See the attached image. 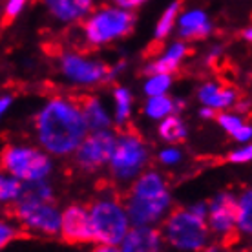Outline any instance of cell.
Returning a JSON list of instances; mask_svg holds the SVG:
<instances>
[{
    "label": "cell",
    "instance_id": "6da1fadb",
    "mask_svg": "<svg viewBox=\"0 0 252 252\" xmlns=\"http://www.w3.org/2000/svg\"><path fill=\"white\" fill-rule=\"evenodd\" d=\"M88 126L71 101L53 99L37 117V133L40 145L57 156L77 150L86 137Z\"/></svg>",
    "mask_w": 252,
    "mask_h": 252
},
{
    "label": "cell",
    "instance_id": "7a4b0ae2",
    "mask_svg": "<svg viewBox=\"0 0 252 252\" xmlns=\"http://www.w3.org/2000/svg\"><path fill=\"white\" fill-rule=\"evenodd\" d=\"M164 238L176 249L199 251L205 247L208 238V227L205 218L195 214L192 208H176L166 218L163 225Z\"/></svg>",
    "mask_w": 252,
    "mask_h": 252
},
{
    "label": "cell",
    "instance_id": "3957f363",
    "mask_svg": "<svg viewBox=\"0 0 252 252\" xmlns=\"http://www.w3.org/2000/svg\"><path fill=\"white\" fill-rule=\"evenodd\" d=\"M88 216L94 241H99L102 245L115 247L128 232V216L119 201L99 199L92 205Z\"/></svg>",
    "mask_w": 252,
    "mask_h": 252
},
{
    "label": "cell",
    "instance_id": "277c9868",
    "mask_svg": "<svg viewBox=\"0 0 252 252\" xmlns=\"http://www.w3.org/2000/svg\"><path fill=\"white\" fill-rule=\"evenodd\" d=\"M133 24L135 17L128 9L101 7L84 22V37L92 46H101L128 35Z\"/></svg>",
    "mask_w": 252,
    "mask_h": 252
},
{
    "label": "cell",
    "instance_id": "5b68a950",
    "mask_svg": "<svg viewBox=\"0 0 252 252\" xmlns=\"http://www.w3.org/2000/svg\"><path fill=\"white\" fill-rule=\"evenodd\" d=\"M0 168L15 179L38 181L50 174L51 163L42 152L28 146H7L0 154Z\"/></svg>",
    "mask_w": 252,
    "mask_h": 252
},
{
    "label": "cell",
    "instance_id": "8992f818",
    "mask_svg": "<svg viewBox=\"0 0 252 252\" xmlns=\"http://www.w3.org/2000/svg\"><path fill=\"white\" fill-rule=\"evenodd\" d=\"M148 150L143 137L137 132H125L115 139V146L110 158L112 174L117 179H130L146 164Z\"/></svg>",
    "mask_w": 252,
    "mask_h": 252
},
{
    "label": "cell",
    "instance_id": "52a82bcc",
    "mask_svg": "<svg viewBox=\"0 0 252 252\" xmlns=\"http://www.w3.org/2000/svg\"><path fill=\"white\" fill-rule=\"evenodd\" d=\"M7 216L46 236H55L61 228V214L57 212V208H53L48 203L17 201L9 207Z\"/></svg>",
    "mask_w": 252,
    "mask_h": 252
},
{
    "label": "cell",
    "instance_id": "ba28073f",
    "mask_svg": "<svg viewBox=\"0 0 252 252\" xmlns=\"http://www.w3.org/2000/svg\"><path fill=\"white\" fill-rule=\"evenodd\" d=\"M115 146V135L106 130H95L92 135L82 139L77 146V163L82 170L94 172L106 164L112 158Z\"/></svg>",
    "mask_w": 252,
    "mask_h": 252
},
{
    "label": "cell",
    "instance_id": "9c48e42d",
    "mask_svg": "<svg viewBox=\"0 0 252 252\" xmlns=\"http://www.w3.org/2000/svg\"><path fill=\"white\" fill-rule=\"evenodd\" d=\"M236 207L238 201L230 194H220L216 197L210 210H208V223L214 232H220L225 236V245H230L236 241L238 232H236Z\"/></svg>",
    "mask_w": 252,
    "mask_h": 252
},
{
    "label": "cell",
    "instance_id": "30bf717a",
    "mask_svg": "<svg viewBox=\"0 0 252 252\" xmlns=\"http://www.w3.org/2000/svg\"><path fill=\"white\" fill-rule=\"evenodd\" d=\"M123 205L128 208V218L137 225H148L158 221L164 214V210L170 205V195H161V197H135V195L126 194L123 199Z\"/></svg>",
    "mask_w": 252,
    "mask_h": 252
},
{
    "label": "cell",
    "instance_id": "8fae6325",
    "mask_svg": "<svg viewBox=\"0 0 252 252\" xmlns=\"http://www.w3.org/2000/svg\"><path fill=\"white\" fill-rule=\"evenodd\" d=\"M61 234L63 240L68 243H84V241H94L92 225H90L88 210L84 207L73 205L64 210L61 216Z\"/></svg>",
    "mask_w": 252,
    "mask_h": 252
},
{
    "label": "cell",
    "instance_id": "7c38bea8",
    "mask_svg": "<svg viewBox=\"0 0 252 252\" xmlns=\"http://www.w3.org/2000/svg\"><path fill=\"white\" fill-rule=\"evenodd\" d=\"M63 71L71 81L82 82V84H94L112 75V71L104 64L86 61L81 55H66L63 59Z\"/></svg>",
    "mask_w": 252,
    "mask_h": 252
},
{
    "label": "cell",
    "instance_id": "4fadbf2b",
    "mask_svg": "<svg viewBox=\"0 0 252 252\" xmlns=\"http://www.w3.org/2000/svg\"><path fill=\"white\" fill-rule=\"evenodd\" d=\"M123 252H161V232L148 225L128 230L123 238Z\"/></svg>",
    "mask_w": 252,
    "mask_h": 252
},
{
    "label": "cell",
    "instance_id": "5bb4252c",
    "mask_svg": "<svg viewBox=\"0 0 252 252\" xmlns=\"http://www.w3.org/2000/svg\"><path fill=\"white\" fill-rule=\"evenodd\" d=\"M71 102L75 104V108L81 112L82 119L86 123L88 128L92 130H104L108 125H110V119H108L106 112L102 110V106L99 104V101L92 97V95L81 94V95H73L71 97Z\"/></svg>",
    "mask_w": 252,
    "mask_h": 252
},
{
    "label": "cell",
    "instance_id": "9a60e30c",
    "mask_svg": "<svg viewBox=\"0 0 252 252\" xmlns=\"http://www.w3.org/2000/svg\"><path fill=\"white\" fill-rule=\"evenodd\" d=\"M210 32H212V26L208 22L207 15L199 9H192L179 19V35L183 38L197 40V38L207 37Z\"/></svg>",
    "mask_w": 252,
    "mask_h": 252
},
{
    "label": "cell",
    "instance_id": "2e32d148",
    "mask_svg": "<svg viewBox=\"0 0 252 252\" xmlns=\"http://www.w3.org/2000/svg\"><path fill=\"white\" fill-rule=\"evenodd\" d=\"M46 4L59 20L73 22L90 11L94 0H46Z\"/></svg>",
    "mask_w": 252,
    "mask_h": 252
},
{
    "label": "cell",
    "instance_id": "e0dca14e",
    "mask_svg": "<svg viewBox=\"0 0 252 252\" xmlns=\"http://www.w3.org/2000/svg\"><path fill=\"white\" fill-rule=\"evenodd\" d=\"M185 55H187V46L181 44V42H177V44L170 46L161 59L148 64L145 68V73L150 77L152 75H170L172 71L177 69V66L183 61Z\"/></svg>",
    "mask_w": 252,
    "mask_h": 252
},
{
    "label": "cell",
    "instance_id": "ac0fdd59",
    "mask_svg": "<svg viewBox=\"0 0 252 252\" xmlns=\"http://www.w3.org/2000/svg\"><path fill=\"white\" fill-rule=\"evenodd\" d=\"M236 92L228 86H218V84H205L199 90V101L207 108H228L236 101Z\"/></svg>",
    "mask_w": 252,
    "mask_h": 252
},
{
    "label": "cell",
    "instance_id": "d6986e66",
    "mask_svg": "<svg viewBox=\"0 0 252 252\" xmlns=\"http://www.w3.org/2000/svg\"><path fill=\"white\" fill-rule=\"evenodd\" d=\"M128 194L135 195V197H161V195L168 194V190H166V185L159 174L146 172L132 185Z\"/></svg>",
    "mask_w": 252,
    "mask_h": 252
},
{
    "label": "cell",
    "instance_id": "ffe728a7",
    "mask_svg": "<svg viewBox=\"0 0 252 252\" xmlns=\"http://www.w3.org/2000/svg\"><path fill=\"white\" fill-rule=\"evenodd\" d=\"M53 197L50 185L44 183L42 179L38 181H26L22 185L19 194V201H32V203H48Z\"/></svg>",
    "mask_w": 252,
    "mask_h": 252
},
{
    "label": "cell",
    "instance_id": "44dd1931",
    "mask_svg": "<svg viewBox=\"0 0 252 252\" xmlns=\"http://www.w3.org/2000/svg\"><path fill=\"white\" fill-rule=\"evenodd\" d=\"M159 135L168 143H183L187 139V126L181 123L179 117H166L159 126Z\"/></svg>",
    "mask_w": 252,
    "mask_h": 252
},
{
    "label": "cell",
    "instance_id": "7402d4cb",
    "mask_svg": "<svg viewBox=\"0 0 252 252\" xmlns=\"http://www.w3.org/2000/svg\"><path fill=\"white\" fill-rule=\"evenodd\" d=\"M174 110H176V102L163 95H154L150 101L146 102V114L150 115L152 119H163Z\"/></svg>",
    "mask_w": 252,
    "mask_h": 252
},
{
    "label": "cell",
    "instance_id": "603a6c76",
    "mask_svg": "<svg viewBox=\"0 0 252 252\" xmlns=\"http://www.w3.org/2000/svg\"><path fill=\"white\" fill-rule=\"evenodd\" d=\"M251 201H252V194L251 190H247L243 197L238 201V207H236V223L241 230L245 232H251L252 228V218H251Z\"/></svg>",
    "mask_w": 252,
    "mask_h": 252
},
{
    "label": "cell",
    "instance_id": "cb8c5ba5",
    "mask_svg": "<svg viewBox=\"0 0 252 252\" xmlns=\"http://www.w3.org/2000/svg\"><path fill=\"white\" fill-rule=\"evenodd\" d=\"M179 7H181L179 2H172L170 6L166 7V11L163 13V17L159 19L158 28H156V40H163V38L170 33L172 26L176 22L177 13H179Z\"/></svg>",
    "mask_w": 252,
    "mask_h": 252
},
{
    "label": "cell",
    "instance_id": "d4e9b609",
    "mask_svg": "<svg viewBox=\"0 0 252 252\" xmlns=\"http://www.w3.org/2000/svg\"><path fill=\"white\" fill-rule=\"evenodd\" d=\"M22 183L13 176H0V201L2 203H11L19 199Z\"/></svg>",
    "mask_w": 252,
    "mask_h": 252
},
{
    "label": "cell",
    "instance_id": "484cf974",
    "mask_svg": "<svg viewBox=\"0 0 252 252\" xmlns=\"http://www.w3.org/2000/svg\"><path fill=\"white\" fill-rule=\"evenodd\" d=\"M115 102H117V123H125L130 115V106H132L130 92L125 88H117L115 90Z\"/></svg>",
    "mask_w": 252,
    "mask_h": 252
},
{
    "label": "cell",
    "instance_id": "4316f807",
    "mask_svg": "<svg viewBox=\"0 0 252 252\" xmlns=\"http://www.w3.org/2000/svg\"><path fill=\"white\" fill-rule=\"evenodd\" d=\"M170 84H172L170 75H152L150 81L145 84V90L150 97H154V95H163L168 90Z\"/></svg>",
    "mask_w": 252,
    "mask_h": 252
},
{
    "label": "cell",
    "instance_id": "83f0119b",
    "mask_svg": "<svg viewBox=\"0 0 252 252\" xmlns=\"http://www.w3.org/2000/svg\"><path fill=\"white\" fill-rule=\"evenodd\" d=\"M218 121H220V125L227 130L230 135H236V133L240 132L241 128H243V121L240 117H236V115H228V114H221L218 115Z\"/></svg>",
    "mask_w": 252,
    "mask_h": 252
},
{
    "label": "cell",
    "instance_id": "f1b7e54d",
    "mask_svg": "<svg viewBox=\"0 0 252 252\" xmlns=\"http://www.w3.org/2000/svg\"><path fill=\"white\" fill-rule=\"evenodd\" d=\"M26 0H7L6 9H4V24H9L22 9H24Z\"/></svg>",
    "mask_w": 252,
    "mask_h": 252
},
{
    "label": "cell",
    "instance_id": "f546056e",
    "mask_svg": "<svg viewBox=\"0 0 252 252\" xmlns=\"http://www.w3.org/2000/svg\"><path fill=\"white\" fill-rule=\"evenodd\" d=\"M22 238V232H19L17 228L9 227L6 223H0V249L6 247L7 243H11L13 240H19Z\"/></svg>",
    "mask_w": 252,
    "mask_h": 252
},
{
    "label": "cell",
    "instance_id": "4dcf8cb0",
    "mask_svg": "<svg viewBox=\"0 0 252 252\" xmlns=\"http://www.w3.org/2000/svg\"><path fill=\"white\" fill-rule=\"evenodd\" d=\"M251 158H252L251 146H245V148H241V150L232 152V154L228 156V161H232V163H247V161H251Z\"/></svg>",
    "mask_w": 252,
    "mask_h": 252
},
{
    "label": "cell",
    "instance_id": "1f68e13d",
    "mask_svg": "<svg viewBox=\"0 0 252 252\" xmlns=\"http://www.w3.org/2000/svg\"><path fill=\"white\" fill-rule=\"evenodd\" d=\"M159 159L163 161L164 164H174L181 159V154L179 150H174V148H168V150H163L159 154Z\"/></svg>",
    "mask_w": 252,
    "mask_h": 252
},
{
    "label": "cell",
    "instance_id": "d6a6232c",
    "mask_svg": "<svg viewBox=\"0 0 252 252\" xmlns=\"http://www.w3.org/2000/svg\"><path fill=\"white\" fill-rule=\"evenodd\" d=\"M114 2L119 7H123V9H133V7L145 4L146 0H114Z\"/></svg>",
    "mask_w": 252,
    "mask_h": 252
},
{
    "label": "cell",
    "instance_id": "836d02e7",
    "mask_svg": "<svg viewBox=\"0 0 252 252\" xmlns=\"http://www.w3.org/2000/svg\"><path fill=\"white\" fill-rule=\"evenodd\" d=\"M251 133H252L251 126L245 125V126H243V128L240 130V132H238L236 135H234V137L238 139V141H249V139H251Z\"/></svg>",
    "mask_w": 252,
    "mask_h": 252
},
{
    "label": "cell",
    "instance_id": "e575fe53",
    "mask_svg": "<svg viewBox=\"0 0 252 252\" xmlns=\"http://www.w3.org/2000/svg\"><path fill=\"white\" fill-rule=\"evenodd\" d=\"M9 104H11V99H9V97H2V99H0V115L6 112Z\"/></svg>",
    "mask_w": 252,
    "mask_h": 252
},
{
    "label": "cell",
    "instance_id": "d590c367",
    "mask_svg": "<svg viewBox=\"0 0 252 252\" xmlns=\"http://www.w3.org/2000/svg\"><path fill=\"white\" fill-rule=\"evenodd\" d=\"M94 252H119V251L112 245H101V247H97Z\"/></svg>",
    "mask_w": 252,
    "mask_h": 252
},
{
    "label": "cell",
    "instance_id": "8d00e7d4",
    "mask_svg": "<svg viewBox=\"0 0 252 252\" xmlns=\"http://www.w3.org/2000/svg\"><path fill=\"white\" fill-rule=\"evenodd\" d=\"M201 115L203 117H214V110H212V108H203Z\"/></svg>",
    "mask_w": 252,
    "mask_h": 252
},
{
    "label": "cell",
    "instance_id": "74e56055",
    "mask_svg": "<svg viewBox=\"0 0 252 252\" xmlns=\"http://www.w3.org/2000/svg\"><path fill=\"white\" fill-rule=\"evenodd\" d=\"M251 37H252V35H251V30H245V38H247V40H251Z\"/></svg>",
    "mask_w": 252,
    "mask_h": 252
},
{
    "label": "cell",
    "instance_id": "f35d334b",
    "mask_svg": "<svg viewBox=\"0 0 252 252\" xmlns=\"http://www.w3.org/2000/svg\"><path fill=\"white\" fill-rule=\"evenodd\" d=\"M207 252H218V249H208Z\"/></svg>",
    "mask_w": 252,
    "mask_h": 252
}]
</instances>
